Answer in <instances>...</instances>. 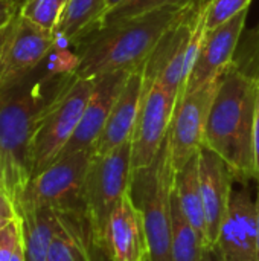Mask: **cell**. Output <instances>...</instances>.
<instances>
[{
	"label": "cell",
	"instance_id": "obj_1",
	"mask_svg": "<svg viewBox=\"0 0 259 261\" xmlns=\"http://www.w3.org/2000/svg\"><path fill=\"white\" fill-rule=\"evenodd\" d=\"M34 73L0 90V190L15 208L32 177L31 154L38 121L67 75L44 70L35 78Z\"/></svg>",
	"mask_w": 259,
	"mask_h": 261
},
{
	"label": "cell",
	"instance_id": "obj_2",
	"mask_svg": "<svg viewBox=\"0 0 259 261\" xmlns=\"http://www.w3.org/2000/svg\"><path fill=\"white\" fill-rule=\"evenodd\" d=\"M259 78L235 60L224 69L211 106L205 147L218 154L235 180L255 179L253 127Z\"/></svg>",
	"mask_w": 259,
	"mask_h": 261
},
{
	"label": "cell",
	"instance_id": "obj_3",
	"mask_svg": "<svg viewBox=\"0 0 259 261\" xmlns=\"http://www.w3.org/2000/svg\"><path fill=\"white\" fill-rule=\"evenodd\" d=\"M195 3L168 6L96 28L75 44L78 55L75 75L95 78L142 66L166 32L185 18Z\"/></svg>",
	"mask_w": 259,
	"mask_h": 261
},
{
	"label": "cell",
	"instance_id": "obj_4",
	"mask_svg": "<svg viewBox=\"0 0 259 261\" xmlns=\"http://www.w3.org/2000/svg\"><path fill=\"white\" fill-rule=\"evenodd\" d=\"M176 173L169 138H166L154 161L131 174L130 194L143 217L150 249L148 261H172L171 229Z\"/></svg>",
	"mask_w": 259,
	"mask_h": 261
},
{
	"label": "cell",
	"instance_id": "obj_5",
	"mask_svg": "<svg viewBox=\"0 0 259 261\" xmlns=\"http://www.w3.org/2000/svg\"><path fill=\"white\" fill-rule=\"evenodd\" d=\"M95 78L67 73L46 106L32 141V177L50 167L73 136L90 99ZM31 177V179H32Z\"/></svg>",
	"mask_w": 259,
	"mask_h": 261
},
{
	"label": "cell",
	"instance_id": "obj_6",
	"mask_svg": "<svg viewBox=\"0 0 259 261\" xmlns=\"http://www.w3.org/2000/svg\"><path fill=\"white\" fill-rule=\"evenodd\" d=\"M131 174V141L110 153L93 154L92 158L84 185V213L95 243L102 254L108 219L130 190Z\"/></svg>",
	"mask_w": 259,
	"mask_h": 261
},
{
	"label": "cell",
	"instance_id": "obj_7",
	"mask_svg": "<svg viewBox=\"0 0 259 261\" xmlns=\"http://www.w3.org/2000/svg\"><path fill=\"white\" fill-rule=\"evenodd\" d=\"M92 158L93 150L60 156L50 167L29 180L17 203V214L38 208L84 210V185Z\"/></svg>",
	"mask_w": 259,
	"mask_h": 261
},
{
	"label": "cell",
	"instance_id": "obj_8",
	"mask_svg": "<svg viewBox=\"0 0 259 261\" xmlns=\"http://www.w3.org/2000/svg\"><path fill=\"white\" fill-rule=\"evenodd\" d=\"M218 80L186 93L176 106L168 133L176 170L183 168L205 147L206 124Z\"/></svg>",
	"mask_w": 259,
	"mask_h": 261
},
{
	"label": "cell",
	"instance_id": "obj_9",
	"mask_svg": "<svg viewBox=\"0 0 259 261\" xmlns=\"http://www.w3.org/2000/svg\"><path fill=\"white\" fill-rule=\"evenodd\" d=\"M177 99L159 83L145 84L143 101L131 138L133 171L150 165L168 138Z\"/></svg>",
	"mask_w": 259,
	"mask_h": 261
},
{
	"label": "cell",
	"instance_id": "obj_10",
	"mask_svg": "<svg viewBox=\"0 0 259 261\" xmlns=\"http://www.w3.org/2000/svg\"><path fill=\"white\" fill-rule=\"evenodd\" d=\"M55 35L34 21L17 15V24L6 49L0 75V90L8 89L32 75L55 47Z\"/></svg>",
	"mask_w": 259,
	"mask_h": 261
},
{
	"label": "cell",
	"instance_id": "obj_11",
	"mask_svg": "<svg viewBox=\"0 0 259 261\" xmlns=\"http://www.w3.org/2000/svg\"><path fill=\"white\" fill-rule=\"evenodd\" d=\"M247 15L249 9L240 12L221 26L206 31L202 50L188 78L185 95L212 81H217L224 69L234 61L243 31L246 28Z\"/></svg>",
	"mask_w": 259,
	"mask_h": 261
},
{
	"label": "cell",
	"instance_id": "obj_12",
	"mask_svg": "<svg viewBox=\"0 0 259 261\" xmlns=\"http://www.w3.org/2000/svg\"><path fill=\"white\" fill-rule=\"evenodd\" d=\"M130 73L131 70H118L95 76V86L82 118L61 156L82 150H93Z\"/></svg>",
	"mask_w": 259,
	"mask_h": 261
},
{
	"label": "cell",
	"instance_id": "obj_13",
	"mask_svg": "<svg viewBox=\"0 0 259 261\" xmlns=\"http://www.w3.org/2000/svg\"><path fill=\"white\" fill-rule=\"evenodd\" d=\"M198 173L206 219L208 246H214L231 208L234 196L232 184L235 179L226 162L206 147L198 151Z\"/></svg>",
	"mask_w": 259,
	"mask_h": 261
},
{
	"label": "cell",
	"instance_id": "obj_14",
	"mask_svg": "<svg viewBox=\"0 0 259 261\" xmlns=\"http://www.w3.org/2000/svg\"><path fill=\"white\" fill-rule=\"evenodd\" d=\"M223 261H259L256 203L247 188L234 193L227 217L214 245Z\"/></svg>",
	"mask_w": 259,
	"mask_h": 261
},
{
	"label": "cell",
	"instance_id": "obj_15",
	"mask_svg": "<svg viewBox=\"0 0 259 261\" xmlns=\"http://www.w3.org/2000/svg\"><path fill=\"white\" fill-rule=\"evenodd\" d=\"M104 254L110 261H147L150 255L143 217L130 190L108 219Z\"/></svg>",
	"mask_w": 259,
	"mask_h": 261
},
{
	"label": "cell",
	"instance_id": "obj_16",
	"mask_svg": "<svg viewBox=\"0 0 259 261\" xmlns=\"http://www.w3.org/2000/svg\"><path fill=\"white\" fill-rule=\"evenodd\" d=\"M145 93L143 64L131 70L118 96L107 124L93 147V154H105L131 141Z\"/></svg>",
	"mask_w": 259,
	"mask_h": 261
},
{
	"label": "cell",
	"instance_id": "obj_17",
	"mask_svg": "<svg viewBox=\"0 0 259 261\" xmlns=\"http://www.w3.org/2000/svg\"><path fill=\"white\" fill-rule=\"evenodd\" d=\"M55 231L47 261H104L107 257L98 249L84 210L56 211Z\"/></svg>",
	"mask_w": 259,
	"mask_h": 261
},
{
	"label": "cell",
	"instance_id": "obj_18",
	"mask_svg": "<svg viewBox=\"0 0 259 261\" xmlns=\"http://www.w3.org/2000/svg\"><path fill=\"white\" fill-rule=\"evenodd\" d=\"M174 199L183 217L198 232V236L203 239L208 248L206 219H205L203 197L200 188V173H198V154H195L183 168L177 170Z\"/></svg>",
	"mask_w": 259,
	"mask_h": 261
},
{
	"label": "cell",
	"instance_id": "obj_19",
	"mask_svg": "<svg viewBox=\"0 0 259 261\" xmlns=\"http://www.w3.org/2000/svg\"><path fill=\"white\" fill-rule=\"evenodd\" d=\"M104 12L105 0H70L55 32L56 46H75L101 26Z\"/></svg>",
	"mask_w": 259,
	"mask_h": 261
},
{
	"label": "cell",
	"instance_id": "obj_20",
	"mask_svg": "<svg viewBox=\"0 0 259 261\" xmlns=\"http://www.w3.org/2000/svg\"><path fill=\"white\" fill-rule=\"evenodd\" d=\"M23 228L26 261H47L50 245L58 228V214L50 208L18 213Z\"/></svg>",
	"mask_w": 259,
	"mask_h": 261
},
{
	"label": "cell",
	"instance_id": "obj_21",
	"mask_svg": "<svg viewBox=\"0 0 259 261\" xmlns=\"http://www.w3.org/2000/svg\"><path fill=\"white\" fill-rule=\"evenodd\" d=\"M206 243L191 223L180 213L172 197V229H171V260L202 261Z\"/></svg>",
	"mask_w": 259,
	"mask_h": 261
},
{
	"label": "cell",
	"instance_id": "obj_22",
	"mask_svg": "<svg viewBox=\"0 0 259 261\" xmlns=\"http://www.w3.org/2000/svg\"><path fill=\"white\" fill-rule=\"evenodd\" d=\"M69 2L70 0H26L20 8V15L55 35Z\"/></svg>",
	"mask_w": 259,
	"mask_h": 261
},
{
	"label": "cell",
	"instance_id": "obj_23",
	"mask_svg": "<svg viewBox=\"0 0 259 261\" xmlns=\"http://www.w3.org/2000/svg\"><path fill=\"white\" fill-rule=\"evenodd\" d=\"M197 0H127L125 3H122L116 9L108 12L102 18L101 26L107 24V23L119 21L124 18L136 17L140 14H147L151 11H157L162 8H168V6H188V5H192Z\"/></svg>",
	"mask_w": 259,
	"mask_h": 261
},
{
	"label": "cell",
	"instance_id": "obj_24",
	"mask_svg": "<svg viewBox=\"0 0 259 261\" xmlns=\"http://www.w3.org/2000/svg\"><path fill=\"white\" fill-rule=\"evenodd\" d=\"M252 0H209L206 28L208 31L221 26L240 12L249 9Z\"/></svg>",
	"mask_w": 259,
	"mask_h": 261
},
{
	"label": "cell",
	"instance_id": "obj_25",
	"mask_svg": "<svg viewBox=\"0 0 259 261\" xmlns=\"http://www.w3.org/2000/svg\"><path fill=\"white\" fill-rule=\"evenodd\" d=\"M23 239V228L20 216L14 217L0 231V261H9Z\"/></svg>",
	"mask_w": 259,
	"mask_h": 261
},
{
	"label": "cell",
	"instance_id": "obj_26",
	"mask_svg": "<svg viewBox=\"0 0 259 261\" xmlns=\"http://www.w3.org/2000/svg\"><path fill=\"white\" fill-rule=\"evenodd\" d=\"M18 15V14H17ZM17 24V17L12 18L8 24H5L3 28H0V75H2V69H3V63H5V55H6V49L9 46L11 37L14 34Z\"/></svg>",
	"mask_w": 259,
	"mask_h": 261
},
{
	"label": "cell",
	"instance_id": "obj_27",
	"mask_svg": "<svg viewBox=\"0 0 259 261\" xmlns=\"http://www.w3.org/2000/svg\"><path fill=\"white\" fill-rule=\"evenodd\" d=\"M18 12H20V9L15 5H12L11 2L0 0V28H3L12 18H15Z\"/></svg>",
	"mask_w": 259,
	"mask_h": 261
},
{
	"label": "cell",
	"instance_id": "obj_28",
	"mask_svg": "<svg viewBox=\"0 0 259 261\" xmlns=\"http://www.w3.org/2000/svg\"><path fill=\"white\" fill-rule=\"evenodd\" d=\"M253 154H255V179L259 182V90L256 113H255V127H253Z\"/></svg>",
	"mask_w": 259,
	"mask_h": 261
},
{
	"label": "cell",
	"instance_id": "obj_29",
	"mask_svg": "<svg viewBox=\"0 0 259 261\" xmlns=\"http://www.w3.org/2000/svg\"><path fill=\"white\" fill-rule=\"evenodd\" d=\"M0 216H5V217H15V216H18L17 211H15V206L12 205V202L5 194L3 190H0Z\"/></svg>",
	"mask_w": 259,
	"mask_h": 261
},
{
	"label": "cell",
	"instance_id": "obj_30",
	"mask_svg": "<svg viewBox=\"0 0 259 261\" xmlns=\"http://www.w3.org/2000/svg\"><path fill=\"white\" fill-rule=\"evenodd\" d=\"M253 34H255V37H252V40H253V44H255V54H253V58H258V61H255L253 64H250V67L252 69H246V70H249V72H252L253 75H259V26L253 31Z\"/></svg>",
	"mask_w": 259,
	"mask_h": 261
},
{
	"label": "cell",
	"instance_id": "obj_31",
	"mask_svg": "<svg viewBox=\"0 0 259 261\" xmlns=\"http://www.w3.org/2000/svg\"><path fill=\"white\" fill-rule=\"evenodd\" d=\"M202 261H223V257L217 246H208L203 252Z\"/></svg>",
	"mask_w": 259,
	"mask_h": 261
},
{
	"label": "cell",
	"instance_id": "obj_32",
	"mask_svg": "<svg viewBox=\"0 0 259 261\" xmlns=\"http://www.w3.org/2000/svg\"><path fill=\"white\" fill-rule=\"evenodd\" d=\"M9 261H26V252H24V242H23V239H21V242L18 243L15 252L12 254V257H11V260Z\"/></svg>",
	"mask_w": 259,
	"mask_h": 261
},
{
	"label": "cell",
	"instance_id": "obj_33",
	"mask_svg": "<svg viewBox=\"0 0 259 261\" xmlns=\"http://www.w3.org/2000/svg\"><path fill=\"white\" fill-rule=\"evenodd\" d=\"M127 0H105V12H104V17L108 14V12H111L113 9H116L118 6H121L122 3H125ZM102 23V21H101Z\"/></svg>",
	"mask_w": 259,
	"mask_h": 261
},
{
	"label": "cell",
	"instance_id": "obj_34",
	"mask_svg": "<svg viewBox=\"0 0 259 261\" xmlns=\"http://www.w3.org/2000/svg\"><path fill=\"white\" fill-rule=\"evenodd\" d=\"M256 226H258V258H259V182H258V194H256Z\"/></svg>",
	"mask_w": 259,
	"mask_h": 261
},
{
	"label": "cell",
	"instance_id": "obj_35",
	"mask_svg": "<svg viewBox=\"0 0 259 261\" xmlns=\"http://www.w3.org/2000/svg\"><path fill=\"white\" fill-rule=\"evenodd\" d=\"M15 217H17V216H15ZM12 219H14V217H5V216H0V231H2V229H3V228H5L11 220H12Z\"/></svg>",
	"mask_w": 259,
	"mask_h": 261
},
{
	"label": "cell",
	"instance_id": "obj_36",
	"mask_svg": "<svg viewBox=\"0 0 259 261\" xmlns=\"http://www.w3.org/2000/svg\"><path fill=\"white\" fill-rule=\"evenodd\" d=\"M8 2H11L12 5H15L18 9H20V8H21V5L24 3V0H8Z\"/></svg>",
	"mask_w": 259,
	"mask_h": 261
},
{
	"label": "cell",
	"instance_id": "obj_37",
	"mask_svg": "<svg viewBox=\"0 0 259 261\" xmlns=\"http://www.w3.org/2000/svg\"><path fill=\"white\" fill-rule=\"evenodd\" d=\"M104 261H110V260H108V258H107V260H104Z\"/></svg>",
	"mask_w": 259,
	"mask_h": 261
},
{
	"label": "cell",
	"instance_id": "obj_38",
	"mask_svg": "<svg viewBox=\"0 0 259 261\" xmlns=\"http://www.w3.org/2000/svg\"><path fill=\"white\" fill-rule=\"evenodd\" d=\"M147 261H148V258H147Z\"/></svg>",
	"mask_w": 259,
	"mask_h": 261
},
{
	"label": "cell",
	"instance_id": "obj_39",
	"mask_svg": "<svg viewBox=\"0 0 259 261\" xmlns=\"http://www.w3.org/2000/svg\"><path fill=\"white\" fill-rule=\"evenodd\" d=\"M24 2H26V0H24Z\"/></svg>",
	"mask_w": 259,
	"mask_h": 261
}]
</instances>
